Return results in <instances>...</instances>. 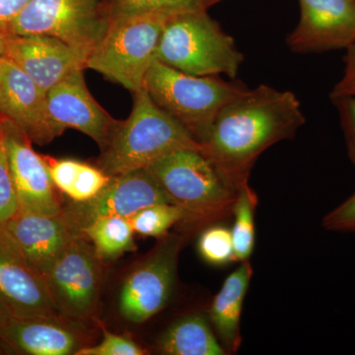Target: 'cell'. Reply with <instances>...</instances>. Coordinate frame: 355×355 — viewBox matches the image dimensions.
Returning a JSON list of instances; mask_svg holds the SVG:
<instances>
[{
	"mask_svg": "<svg viewBox=\"0 0 355 355\" xmlns=\"http://www.w3.org/2000/svg\"><path fill=\"white\" fill-rule=\"evenodd\" d=\"M203 151L202 144L162 111L146 88L133 93V106L125 121H119L101 150L97 167L110 177L149 166L179 149Z\"/></svg>",
	"mask_w": 355,
	"mask_h": 355,
	"instance_id": "cell-2",
	"label": "cell"
},
{
	"mask_svg": "<svg viewBox=\"0 0 355 355\" xmlns=\"http://www.w3.org/2000/svg\"><path fill=\"white\" fill-rule=\"evenodd\" d=\"M323 226L327 230L335 232H355V191L324 217Z\"/></svg>",
	"mask_w": 355,
	"mask_h": 355,
	"instance_id": "cell-30",
	"label": "cell"
},
{
	"mask_svg": "<svg viewBox=\"0 0 355 355\" xmlns=\"http://www.w3.org/2000/svg\"><path fill=\"white\" fill-rule=\"evenodd\" d=\"M33 268L44 277L58 256L76 237L64 214L19 211L3 227Z\"/></svg>",
	"mask_w": 355,
	"mask_h": 355,
	"instance_id": "cell-17",
	"label": "cell"
},
{
	"mask_svg": "<svg viewBox=\"0 0 355 355\" xmlns=\"http://www.w3.org/2000/svg\"><path fill=\"white\" fill-rule=\"evenodd\" d=\"M108 0H29L4 35L53 37L87 60L106 34Z\"/></svg>",
	"mask_w": 355,
	"mask_h": 355,
	"instance_id": "cell-7",
	"label": "cell"
},
{
	"mask_svg": "<svg viewBox=\"0 0 355 355\" xmlns=\"http://www.w3.org/2000/svg\"><path fill=\"white\" fill-rule=\"evenodd\" d=\"M252 277L253 268L250 261H241V265L228 275L210 305V322L214 324L226 352L234 354L241 345L240 323L243 305Z\"/></svg>",
	"mask_w": 355,
	"mask_h": 355,
	"instance_id": "cell-19",
	"label": "cell"
},
{
	"mask_svg": "<svg viewBox=\"0 0 355 355\" xmlns=\"http://www.w3.org/2000/svg\"><path fill=\"white\" fill-rule=\"evenodd\" d=\"M44 157L55 189L69 197L83 162L74 159H55L46 156Z\"/></svg>",
	"mask_w": 355,
	"mask_h": 355,
	"instance_id": "cell-29",
	"label": "cell"
},
{
	"mask_svg": "<svg viewBox=\"0 0 355 355\" xmlns=\"http://www.w3.org/2000/svg\"><path fill=\"white\" fill-rule=\"evenodd\" d=\"M234 39L212 19L207 10L184 11L165 26L155 60L196 76H219L234 80L244 62Z\"/></svg>",
	"mask_w": 355,
	"mask_h": 355,
	"instance_id": "cell-6",
	"label": "cell"
},
{
	"mask_svg": "<svg viewBox=\"0 0 355 355\" xmlns=\"http://www.w3.org/2000/svg\"><path fill=\"white\" fill-rule=\"evenodd\" d=\"M101 259L83 236H76L44 275L62 316L85 321L94 314L102 280Z\"/></svg>",
	"mask_w": 355,
	"mask_h": 355,
	"instance_id": "cell-8",
	"label": "cell"
},
{
	"mask_svg": "<svg viewBox=\"0 0 355 355\" xmlns=\"http://www.w3.org/2000/svg\"><path fill=\"white\" fill-rule=\"evenodd\" d=\"M4 69H6V58L0 60V80H1L2 74H3Z\"/></svg>",
	"mask_w": 355,
	"mask_h": 355,
	"instance_id": "cell-36",
	"label": "cell"
},
{
	"mask_svg": "<svg viewBox=\"0 0 355 355\" xmlns=\"http://www.w3.org/2000/svg\"><path fill=\"white\" fill-rule=\"evenodd\" d=\"M128 219L135 233L163 238L175 224L184 220V214L172 203L160 202L144 207Z\"/></svg>",
	"mask_w": 355,
	"mask_h": 355,
	"instance_id": "cell-23",
	"label": "cell"
},
{
	"mask_svg": "<svg viewBox=\"0 0 355 355\" xmlns=\"http://www.w3.org/2000/svg\"><path fill=\"white\" fill-rule=\"evenodd\" d=\"M4 50H6V35L0 32V60L4 58Z\"/></svg>",
	"mask_w": 355,
	"mask_h": 355,
	"instance_id": "cell-35",
	"label": "cell"
},
{
	"mask_svg": "<svg viewBox=\"0 0 355 355\" xmlns=\"http://www.w3.org/2000/svg\"><path fill=\"white\" fill-rule=\"evenodd\" d=\"M355 96V44L347 49L345 55V70L340 80L331 92V99Z\"/></svg>",
	"mask_w": 355,
	"mask_h": 355,
	"instance_id": "cell-32",
	"label": "cell"
},
{
	"mask_svg": "<svg viewBox=\"0 0 355 355\" xmlns=\"http://www.w3.org/2000/svg\"><path fill=\"white\" fill-rule=\"evenodd\" d=\"M306 119L291 91L261 84L229 103L214 121L202 153L239 190L270 146L292 139Z\"/></svg>",
	"mask_w": 355,
	"mask_h": 355,
	"instance_id": "cell-1",
	"label": "cell"
},
{
	"mask_svg": "<svg viewBox=\"0 0 355 355\" xmlns=\"http://www.w3.org/2000/svg\"><path fill=\"white\" fill-rule=\"evenodd\" d=\"M146 350L127 336L105 331L101 343L84 345L76 355H144Z\"/></svg>",
	"mask_w": 355,
	"mask_h": 355,
	"instance_id": "cell-28",
	"label": "cell"
},
{
	"mask_svg": "<svg viewBox=\"0 0 355 355\" xmlns=\"http://www.w3.org/2000/svg\"><path fill=\"white\" fill-rule=\"evenodd\" d=\"M29 0H0V32L10 24Z\"/></svg>",
	"mask_w": 355,
	"mask_h": 355,
	"instance_id": "cell-33",
	"label": "cell"
},
{
	"mask_svg": "<svg viewBox=\"0 0 355 355\" xmlns=\"http://www.w3.org/2000/svg\"><path fill=\"white\" fill-rule=\"evenodd\" d=\"M110 180L111 177L100 168L83 162L69 198L74 202H88L107 186Z\"/></svg>",
	"mask_w": 355,
	"mask_h": 355,
	"instance_id": "cell-27",
	"label": "cell"
},
{
	"mask_svg": "<svg viewBox=\"0 0 355 355\" xmlns=\"http://www.w3.org/2000/svg\"><path fill=\"white\" fill-rule=\"evenodd\" d=\"M4 58L46 92L77 70L86 69L85 60L67 44L42 35H6Z\"/></svg>",
	"mask_w": 355,
	"mask_h": 355,
	"instance_id": "cell-16",
	"label": "cell"
},
{
	"mask_svg": "<svg viewBox=\"0 0 355 355\" xmlns=\"http://www.w3.org/2000/svg\"><path fill=\"white\" fill-rule=\"evenodd\" d=\"M184 238L166 235L162 242L125 279L120 294V312L128 322L140 324L160 312L171 297L178 258Z\"/></svg>",
	"mask_w": 355,
	"mask_h": 355,
	"instance_id": "cell-9",
	"label": "cell"
},
{
	"mask_svg": "<svg viewBox=\"0 0 355 355\" xmlns=\"http://www.w3.org/2000/svg\"><path fill=\"white\" fill-rule=\"evenodd\" d=\"M257 205L258 197L249 183L240 187L233 207L234 223L231 229L236 261L240 263L250 260L254 252L256 241L254 212Z\"/></svg>",
	"mask_w": 355,
	"mask_h": 355,
	"instance_id": "cell-22",
	"label": "cell"
},
{
	"mask_svg": "<svg viewBox=\"0 0 355 355\" xmlns=\"http://www.w3.org/2000/svg\"><path fill=\"white\" fill-rule=\"evenodd\" d=\"M0 116L12 121L40 146L64 132L51 120L46 91L6 58L0 80Z\"/></svg>",
	"mask_w": 355,
	"mask_h": 355,
	"instance_id": "cell-14",
	"label": "cell"
},
{
	"mask_svg": "<svg viewBox=\"0 0 355 355\" xmlns=\"http://www.w3.org/2000/svg\"><path fill=\"white\" fill-rule=\"evenodd\" d=\"M18 211L19 203L14 190L0 116V227H3Z\"/></svg>",
	"mask_w": 355,
	"mask_h": 355,
	"instance_id": "cell-26",
	"label": "cell"
},
{
	"mask_svg": "<svg viewBox=\"0 0 355 355\" xmlns=\"http://www.w3.org/2000/svg\"><path fill=\"white\" fill-rule=\"evenodd\" d=\"M333 102L338 110L347 141V153L355 167V96L340 98Z\"/></svg>",
	"mask_w": 355,
	"mask_h": 355,
	"instance_id": "cell-31",
	"label": "cell"
},
{
	"mask_svg": "<svg viewBox=\"0 0 355 355\" xmlns=\"http://www.w3.org/2000/svg\"><path fill=\"white\" fill-rule=\"evenodd\" d=\"M135 231L130 219L123 216H107L96 219L81 230L80 236L92 243L96 254L101 260L120 258L128 252L137 250Z\"/></svg>",
	"mask_w": 355,
	"mask_h": 355,
	"instance_id": "cell-21",
	"label": "cell"
},
{
	"mask_svg": "<svg viewBox=\"0 0 355 355\" xmlns=\"http://www.w3.org/2000/svg\"><path fill=\"white\" fill-rule=\"evenodd\" d=\"M221 0H108L111 15L146 11L207 10Z\"/></svg>",
	"mask_w": 355,
	"mask_h": 355,
	"instance_id": "cell-24",
	"label": "cell"
},
{
	"mask_svg": "<svg viewBox=\"0 0 355 355\" xmlns=\"http://www.w3.org/2000/svg\"><path fill=\"white\" fill-rule=\"evenodd\" d=\"M67 318H11L0 330V338L13 349L32 355L76 354L83 340Z\"/></svg>",
	"mask_w": 355,
	"mask_h": 355,
	"instance_id": "cell-18",
	"label": "cell"
},
{
	"mask_svg": "<svg viewBox=\"0 0 355 355\" xmlns=\"http://www.w3.org/2000/svg\"><path fill=\"white\" fill-rule=\"evenodd\" d=\"M0 303L16 319L64 317L51 297L43 275L33 268L16 242L2 227Z\"/></svg>",
	"mask_w": 355,
	"mask_h": 355,
	"instance_id": "cell-11",
	"label": "cell"
},
{
	"mask_svg": "<svg viewBox=\"0 0 355 355\" xmlns=\"http://www.w3.org/2000/svg\"><path fill=\"white\" fill-rule=\"evenodd\" d=\"M300 18L286 44L297 53L347 50L355 44V0H298Z\"/></svg>",
	"mask_w": 355,
	"mask_h": 355,
	"instance_id": "cell-13",
	"label": "cell"
},
{
	"mask_svg": "<svg viewBox=\"0 0 355 355\" xmlns=\"http://www.w3.org/2000/svg\"><path fill=\"white\" fill-rule=\"evenodd\" d=\"M1 121L19 210L46 216L62 214L64 207L55 193L44 156L34 150L32 140L21 128L2 116Z\"/></svg>",
	"mask_w": 355,
	"mask_h": 355,
	"instance_id": "cell-12",
	"label": "cell"
},
{
	"mask_svg": "<svg viewBox=\"0 0 355 355\" xmlns=\"http://www.w3.org/2000/svg\"><path fill=\"white\" fill-rule=\"evenodd\" d=\"M84 70H77L46 92L49 113L64 132L67 128L78 130L94 140L102 150L119 121L91 94Z\"/></svg>",
	"mask_w": 355,
	"mask_h": 355,
	"instance_id": "cell-15",
	"label": "cell"
},
{
	"mask_svg": "<svg viewBox=\"0 0 355 355\" xmlns=\"http://www.w3.org/2000/svg\"><path fill=\"white\" fill-rule=\"evenodd\" d=\"M198 251L209 265L224 266L236 261L231 229L221 225L205 229L198 238Z\"/></svg>",
	"mask_w": 355,
	"mask_h": 355,
	"instance_id": "cell-25",
	"label": "cell"
},
{
	"mask_svg": "<svg viewBox=\"0 0 355 355\" xmlns=\"http://www.w3.org/2000/svg\"><path fill=\"white\" fill-rule=\"evenodd\" d=\"M160 202H169L167 196L148 170L140 169L111 177L95 198L88 202H70L62 214L74 235L80 236L81 230L96 219L130 218L144 207Z\"/></svg>",
	"mask_w": 355,
	"mask_h": 355,
	"instance_id": "cell-10",
	"label": "cell"
},
{
	"mask_svg": "<svg viewBox=\"0 0 355 355\" xmlns=\"http://www.w3.org/2000/svg\"><path fill=\"white\" fill-rule=\"evenodd\" d=\"M184 11H146L111 16L106 34L87 60L85 69L135 93L144 87L155 60L165 26Z\"/></svg>",
	"mask_w": 355,
	"mask_h": 355,
	"instance_id": "cell-5",
	"label": "cell"
},
{
	"mask_svg": "<svg viewBox=\"0 0 355 355\" xmlns=\"http://www.w3.org/2000/svg\"><path fill=\"white\" fill-rule=\"evenodd\" d=\"M144 88L159 108L202 146L224 107L249 89L219 76L184 73L156 60L147 72Z\"/></svg>",
	"mask_w": 355,
	"mask_h": 355,
	"instance_id": "cell-4",
	"label": "cell"
},
{
	"mask_svg": "<svg viewBox=\"0 0 355 355\" xmlns=\"http://www.w3.org/2000/svg\"><path fill=\"white\" fill-rule=\"evenodd\" d=\"M189 225H205L232 214L237 190L207 156L179 149L146 168Z\"/></svg>",
	"mask_w": 355,
	"mask_h": 355,
	"instance_id": "cell-3",
	"label": "cell"
},
{
	"mask_svg": "<svg viewBox=\"0 0 355 355\" xmlns=\"http://www.w3.org/2000/svg\"><path fill=\"white\" fill-rule=\"evenodd\" d=\"M158 349L167 355H225L209 322L191 314L173 323L159 338Z\"/></svg>",
	"mask_w": 355,
	"mask_h": 355,
	"instance_id": "cell-20",
	"label": "cell"
},
{
	"mask_svg": "<svg viewBox=\"0 0 355 355\" xmlns=\"http://www.w3.org/2000/svg\"><path fill=\"white\" fill-rule=\"evenodd\" d=\"M11 315L9 314L8 311L6 310V308L4 307L3 305L0 303V330L3 328L4 326L7 323H8L9 320L11 319Z\"/></svg>",
	"mask_w": 355,
	"mask_h": 355,
	"instance_id": "cell-34",
	"label": "cell"
}]
</instances>
